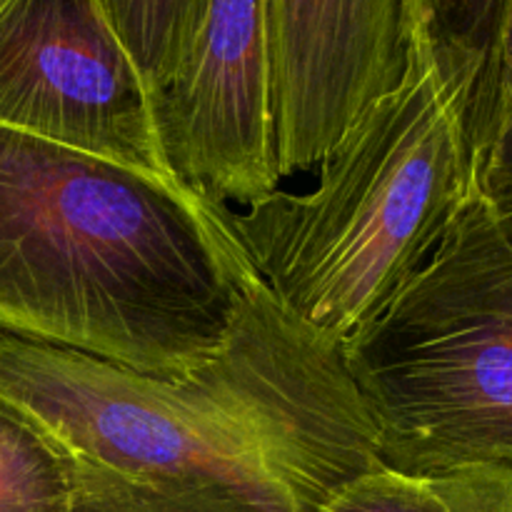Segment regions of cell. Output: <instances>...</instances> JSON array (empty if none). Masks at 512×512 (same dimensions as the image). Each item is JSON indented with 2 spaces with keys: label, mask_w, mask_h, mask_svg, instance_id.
<instances>
[{
  "label": "cell",
  "mask_w": 512,
  "mask_h": 512,
  "mask_svg": "<svg viewBox=\"0 0 512 512\" xmlns=\"http://www.w3.org/2000/svg\"><path fill=\"white\" fill-rule=\"evenodd\" d=\"M450 512H512V468L470 465L433 475Z\"/></svg>",
  "instance_id": "13"
},
{
  "label": "cell",
  "mask_w": 512,
  "mask_h": 512,
  "mask_svg": "<svg viewBox=\"0 0 512 512\" xmlns=\"http://www.w3.org/2000/svg\"><path fill=\"white\" fill-rule=\"evenodd\" d=\"M280 175L315 168L435 38L430 0H265Z\"/></svg>",
  "instance_id": "6"
},
{
  "label": "cell",
  "mask_w": 512,
  "mask_h": 512,
  "mask_svg": "<svg viewBox=\"0 0 512 512\" xmlns=\"http://www.w3.org/2000/svg\"><path fill=\"white\" fill-rule=\"evenodd\" d=\"M315 512H450V505L433 478L380 465L338 485Z\"/></svg>",
  "instance_id": "10"
},
{
  "label": "cell",
  "mask_w": 512,
  "mask_h": 512,
  "mask_svg": "<svg viewBox=\"0 0 512 512\" xmlns=\"http://www.w3.org/2000/svg\"><path fill=\"white\" fill-rule=\"evenodd\" d=\"M475 180L488 203H498L512 195V110L480 153Z\"/></svg>",
  "instance_id": "14"
},
{
  "label": "cell",
  "mask_w": 512,
  "mask_h": 512,
  "mask_svg": "<svg viewBox=\"0 0 512 512\" xmlns=\"http://www.w3.org/2000/svg\"><path fill=\"white\" fill-rule=\"evenodd\" d=\"M483 65L430 38L408 75L328 150L308 193L225 210L260 283L343 345L428 263L478 190L473 103Z\"/></svg>",
  "instance_id": "3"
},
{
  "label": "cell",
  "mask_w": 512,
  "mask_h": 512,
  "mask_svg": "<svg viewBox=\"0 0 512 512\" xmlns=\"http://www.w3.org/2000/svg\"><path fill=\"white\" fill-rule=\"evenodd\" d=\"M0 128L180 183L153 95L93 0H0Z\"/></svg>",
  "instance_id": "5"
},
{
  "label": "cell",
  "mask_w": 512,
  "mask_h": 512,
  "mask_svg": "<svg viewBox=\"0 0 512 512\" xmlns=\"http://www.w3.org/2000/svg\"><path fill=\"white\" fill-rule=\"evenodd\" d=\"M158 100L168 85L205 0H93Z\"/></svg>",
  "instance_id": "8"
},
{
  "label": "cell",
  "mask_w": 512,
  "mask_h": 512,
  "mask_svg": "<svg viewBox=\"0 0 512 512\" xmlns=\"http://www.w3.org/2000/svg\"><path fill=\"white\" fill-rule=\"evenodd\" d=\"M73 498L70 512H240L193 495L168 493L135 480L70 460Z\"/></svg>",
  "instance_id": "9"
},
{
  "label": "cell",
  "mask_w": 512,
  "mask_h": 512,
  "mask_svg": "<svg viewBox=\"0 0 512 512\" xmlns=\"http://www.w3.org/2000/svg\"><path fill=\"white\" fill-rule=\"evenodd\" d=\"M188 185L0 128V328L145 375L233 330L258 273Z\"/></svg>",
  "instance_id": "2"
},
{
  "label": "cell",
  "mask_w": 512,
  "mask_h": 512,
  "mask_svg": "<svg viewBox=\"0 0 512 512\" xmlns=\"http://www.w3.org/2000/svg\"><path fill=\"white\" fill-rule=\"evenodd\" d=\"M70 458L0 393V512H70Z\"/></svg>",
  "instance_id": "7"
},
{
  "label": "cell",
  "mask_w": 512,
  "mask_h": 512,
  "mask_svg": "<svg viewBox=\"0 0 512 512\" xmlns=\"http://www.w3.org/2000/svg\"><path fill=\"white\" fill-rule=\"evenodd\" d=\"M435 38L453 53L488 63L498 28L500 0H430Z\"/></svg>",
  "instance_id": "12"
},
{
  "label": "cell",
  "mask_w": 512,
  "mask_h": 512,
  "mask_svg": "<svg viewBox=\"0 0 512 512\" xmlns=\"http://www.w3.org/2000/svg\"><path fill=\"white\" fill-rule=\"evenodd\" d=\"M0 393L70 460L240 512H315L380 468L343 345L255 283L225 343L145 375L0 328Z\"/></svg>",
  "instance_id": "1"
},
{
  "label": "cell",
  "mask_w": 512,
  "mask_h": 512,
  "mask_svg": "<svg viewBox=\"0 0 512 512\" xmlns=\"http://www.w3.org/2000/svg\"><path fill=\"white\" fill-rule=\"evenodd\" d=\"M343 355L385 468H512V245L480 190Z\"/></svg>",
  "instance_id": "4"
},
{
  "label": "cell",
  "mask_w": 512,
  "mask_h": 512,
  "mask_svg": "<svg viewBox=\"0 0 512 512\" xmlns=\"http://www.w3.org/2000/svg\"><path fill=\"white\" fill-rule=\"evenodd\" d=\"M512 110V0H500L498 28H495L493 48H490L488 63H485L483 78H480L478 93L473 103V150L475 168L478 158L490 143L498 125Z\"/></svg>",
  "instance_id": "11"
},
{
  "label": "cell",
  "mask_w": 512,
  "mask_h": 512,
  "mask_svg": "<svg viewBox=\"0 0 512 512\" xmlns=\"http://www.w3.org/2000/svg\"><path fill=\"white\" fill-rule=\"evenodd\" d=\"M490 208H493V215H495V220H498L500 230H503V235L512 245V195L505 200H498V203H490Z\"/></svg>",
  "instance_id": "15"
}]
</instances>
